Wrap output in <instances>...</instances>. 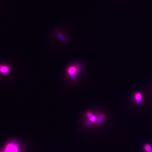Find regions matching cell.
<instances>
[{
    "mask_svg": "<svg viewBox=\"0 0 152 152\" xmlns=\"http://www.w3.org/2000/svg\"><path fill=\"white\" fill-rule=\"evenodd\" d=\"M10 71V68L6 65H0V72L3 74L9 73Z\"/></svg>",
    "mask_w": 152,
    "mask_h": 152,
    "instance_id": "obj_4",
    "label": "cell"
},
{
    "mask_svg": "<svg viewBox=\"0 0 152 152\" xmlns=\"http://www.w3.org/2000/svg\"><path fill=\"white\" fill-rule=\"evenodd\" d=\"M135 102L138 105H140L142 102V94L140 92L136 93L134 95Z\"/></svg>",
    "mask_w": 152,
    "mask_h": 152,
    "instance_id": "obj_3",
    "label": "cell"
},
{
    "mask_svg": "<svg viewBox=\"0 0 152 152\" xmlns=\"http://www.w3.org/2000/svg\"><path fill=\"white\" fill-rule=\"evenodd\" d=\"M82 65L79 63H74L69 65L66 69V73L73 81H76L78 75L82 70Z\"/></svg>",
    "mask_w": 152,
    "mask_h": 152,
    "instance_id": "obj_1",
    "label": "cell"
},
{
    "mask_svg": "<svg viewBox=\"0 0 152 152\" xmlns=\"http://www.w3.org/2000/svg\"><path fill=\"white\" fill-rule=\"evenodd\" d=\"M105 119V116L104 115H101L99 117H97V120L96 121V123L97 125H100L102 123L103 120Z\"/></svg>",
    "mask_w": 152,
    "mask_h": 152,
    "instance_id": "obj_8",
    "label": "cell"
},
{
    "mask_svg": "<svg viewBox=\"0 0 152 152\" xmlns=\"http://www.w3.org/2000/svg\"><path fill=\"white\" fill-rule=\"evenodd\" d=\"M56 35H57V36L58 37V38H59L62 42H66L67 41V39L65 37V36H64V35H63L61 33H57L56 34Z\"/></svg>",
    "mask_w": 152,
    "mask_h": 152,
    "instance_id": "obj_7",
    "label": "cell"
},
{
    "mask_svg": "<svg viewBox=\"0 0 152 152\" xmlns=\"http://www.w3.org/2000/svg\"><path fill=\"white\" fill-rule=\"evenodd\" d=\"M18 148L16 145L10 143L7 146L5 152H18Z\"/></svg>",
    "mask_w": 152,
    "mask_h": 152,
    "instance_id": "obj_2",
    "label": "cell"
},
{
    "mask_svg": "<svg viewBox=\"0 0 152 152\" xmlns=\"http://www.w3.org/2000/svg\"><path fill=\"white\" fill-rule=\"evenodd\" d=\"M145 151L146 152H152V147L149 144H146L144 146Z\"/></svg>",
    "mask_w": 152,
    "mask_h": 152,
    "instance_id": "obj_6",
    "label": "cell"
},
{
    "mask_svg": "<svg viewBox=\"0 0 152 152\" xmlns=\"http://www.w3.org/2000/svg\"><path fill=\"white\" fill-rule=\"evenodd\" d=\"M86 115L89 119V121H90L92 123L96 122V121L97 120V117L94 115L92 113H91L90 112H87L86 113Z\"/></svg>",
    "mask_w": 152,
    "mask_h": 152,
    "instance_id": "obj_5",
    "label": "cell"
}]
</instances>
